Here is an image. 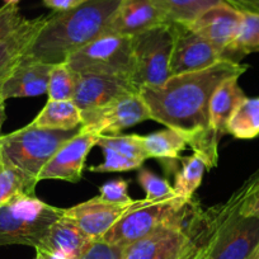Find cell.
Segmentation results:
<instances>
[{"mask_svg":"<svg viewBox=\"0 0 259 259\" xmlns=\"http://www.w3.org/2000/svg\"><path fill=\"white\" fill-rule=\"evenodd\" d=\"M248 69L241 62L221 60L210 68L170 76L163 85L140 89L153 121L177 131L200 155L207 169L218 165L220 141L210 124V104L225 80L240 78Z\"/></svg>","mask_w":259,"mask_h":259,"instance_id":"obj_1","label":"cell"},{"mask_svg":"<svg viewBox=\"0 0 259 259\" xmlns=\"http://www.w3.org/2000/svg\"><path fill=\"white\" fill-rule=\"evenodd\" d=\"M249 177L223 203H196L188 223L192 245L183 259H250L259 244V220L241 213L250 189Z\"/></svg>","mask_w":259,"mask_h":259,"instance_id":"obj_2","label":"cell"},{"mask_svg":"<svg viewBox=\"0 0 259 259\" xmlns=\"http://www.w3.org/2000/svg\"><path fill=\"white\" fill-rule=\"evenodd\" d=\"M122 0H85L50 14L26 56L50 65L64 64L71 54L103 36Z\"/></svg>","mask_w":259,"mask_h":259,"instance_id":"obj_3","label":"cell"},{"mask_svg":"<svg viewBox=\"0 0 259 259\" xmlns=\"http://www.w3.org/2000/svg\"><path fill=\"white\" fill-rule=\"evenodd\" d=\"M64 215V208L44 202L36 196H21L0 206V246H44L50 229Z\"/></svg>","mask_w":259,"mask_h":259,"instance_id":"obj_4","label":"cell"},{"mask_svg":"<svg viewBox=\"0 0 259 259\" xmlns=\"http://www.w3.org/2000/svg\"><path fill=\"white\" fill-rule=\"evenodd\" d=\"M80 128L62 131L27 124L14 133L0 138L3 158L23 171L29 178L38 181L46 164L59 149L79 134Z\"/></svg>","mask_w":259,"mask_h":259,"instance_id":"obj_5","label":"cell"},{"mask_svg":"<svg viewBox=\"0 0 259 259\" xmlns=\"http://www.w3.org/2000/svg\"><path fill=\"white\" fill-rule=\"evenodd\" d=\"M193 202V198L184 200L178 196L158 201L144 198L133 210L122 216L101 240L124 249L164 224L186 216Z\"/></svg>","mask_w":259,"mask_h":259,"instance_id":"obj_6","label":"cell"},{"mask_svg":"<svg viewBox=\"0 0 259 259\" xmlns=\"http://www.w3.org/2000/svg\"><path fill=\"white\" fill-rule=\"evenodd\" d=\"M134 52V74L131 83L139 91L156 88L170 78L173 51V23H164L131 36Z\"/></svg>","mask_w":259,"mask_h":259,"instance_id":"obj_7","label":"cell"},{"mask_svg":"<svg viewBox=\"0 0 259 259\" xmlns=\"http://www.w3.org/2000/svg\"><path fill=\"white\" fill-rule=\"evenodd\" d=\"M66 65L79 75L96 74L131 81L134 74L131 36H101L71 54L66 60Z\"/></svg>","mask_w":259,"mask_h":259,"instance_id":"obj_8","label":"cell"},{"mask_svg":"<svg viewBox=\"0 0 259 259\" xmlns=\"http://www.w3.org/2000/svg\"><path fill=\"white\" fill-rule=\"evenodd\" d=\"M197 201L186 216L164 224L123 249L121 259H183L192 245L188 223Z\"/></svg>","mask_w":259,"mask_h":259,"instance_id":"obj_9","label":"cell"},{"mask_svg":"<svg viewBox=\"0 0 259 259\" xmlns=\"http://www.w3.org/2000/svg\"><path fill=\"white\" fill-rule=\"evenodd\" d=\"M81 117L80 131L99 136L121 135L123 130L151 119L140 93L128 94L101 108L81 112Z\"/></svg>","mask_w":259,"mask_h":259,"instance_id":"obj_10","label":"cell"},{"mask_svg":"<svg viewBox=\"0 0 259 259\" xmlns=\"http://www.w3.org/2000/svg\"><path fill=\"white\" fill-rule=\"evenodd\" d=\"M174 42L170 57V76L194 73L221 61V55L205 38L181 23H173Z\"/></svg>","mask_w":259,"mask_h":259,"instance_id":"obj_11","label":"cell"},{"mask_svg":"<svg viewBox=\"0 0 259 259\" xmlns=\"http://www.w3.org/2000/svg\"><path fill=\"white\" fill-rule=\"evenodd\" d=\"M243 21V11L223 2L201 13L191 23L184 24L210 42L221 55L235 41Z\"/></svg>","mask_w":259,"mask_h":259,"instance_id":"obj_12","label":"cell"},{"mask_svg":"<svg viewBox=\"0 0 259 259\" xmlns=\"http://www.w3.org/2000/svg\"><path fill=\"white\" fill-rule=\"evenodd\" d=\"M99 135L79 131L73 139L59 149L51 160L46 164L38 177V181H56L78 183L83 176L88 154L97 146Z\"/></svg>","mask_w":259,"mask_h":259,"instance_id":"obj_13","label":"cell"},{"mask_svg":"<svg viewBox=\"0 0 259 259\" xmlns=\"http://www.w3.org/2000/svg\"><path fill=\"white\" fill-rule=\"evenodd\" d=\"M139 201L140 200H135L131 203H112L97 196L70 208H64V215L75 221L88 238L99 240L122 216L133 210Z\"/></svg>","mask_w":259,"mask_h":259,"instance_id":"obj_14","label":"cell"},{"mask_svg":"<svg viewBox=\"0 0 259 259\" xmlns=\"http://www.w3.org/2000/svg\"><path fill=\"white\" fill-rule=\"evenodd\" d=\"M133 93H140V91L124 79L96 74H78L73 101L80 112H88Z\"/></svg>","mask_w":259,"mask_h":259,"instance_id":"obj_15","label":"cell"},{"mask_svg":"<svg viewBox=\"0 0 259 259\" xmlns=\"http://www.w3.org/2000/svg\"><path fill=\"white\" fill-rule=\"evenodd\" d=\"M47 18L49 16L24 19L14 31L0 38V99H3L2 98L3 85L24 59L29 47L32 46L39 31L46 23Z\"/></svg>","mask_w":259,"mask_h":259,"instance_id":"obj_16","label":"cell"},{"mask_svg":"<svg viewBox=\"0 0 259 259\" xmlns=\"http://www.w3.org/2000/svg\"><path fill=\"white\" fill-rule=\"evenodd\" d=\"M164 23L169 22L165 21L150 0H122L104 34L135 36Z\"/></svg>","mask_w":259,"mask_h":259,"instance_id":"obj_17","label":"cell"},{"mask_svg":"<svg viewBox=\"0 0 259 259\" xmlns=\"http://www.w3.org/2000/svg\"><path fill=\"white\" fill-rule=\"evenodd\" d=\"M54 65L24 56L18 68L2 89L4 101L12 98H28L47 93L50 73Z\"/></svg>","mask_w":259,"mask_h":259,"instance_id":"obj_18","label":"cell"},{"mask_svg":"<svg viewBox=\"0 0 259 259\" xmlns=\"http://www.w3.org/2000/svg\"><path fill=\"white\" fill-rule=\"evenodd\" d=\"M93 241L83 233L75 221L62 215L50 229L44 246L36 250L59 251L69 259H80Z\"/></svg>","mask_w":259,"mask_h":259,"instance_id":"obj_19","label":"cell"},{"mask_svg":"<svg viewBox=\"0 0 259 259\" xmlns=\"http://www.w3.org/2000/svg\"><path fill=\"white\" fill-rule=\"evenodd\" d=\"M239 78L224 81L213 93L210 104V124L219 140L228 135L226 127L234 112L246 98L238 83Z\"/></svg>","mask_w":259,"mask_h":259,"instance_id":"obj_20","label":"cell"},{"mask_svg":"<svg viewBox=\"0 0 259 259\" xmlns=\"http://www.w3.org/2000/svg\"><path fill=\"white\" fill-rule=\"evenodd\" d=\"M81 123V112L74 101H47L46 106L31 122L33 126L42 128L62 131L80 128Z\"/></svg>","mask_w":259,"mask_h":259,"instance_id":"obj_21","label":"cell"},{"mask_svg":"<svg viewBox=\"0 0 259 259\" xmlns=\"http://www.w3.org/2000/svg\"><path fill=\"white\" fill-rule=\"evenodd\" d=\"M169 23L188 24L201 13L225 0H150Z\"/></svg>","mask_w":259,"mask_h":259,"instance_id":"obj_22","label":"cell"},{"mask_svg":"<svg viewBox=\"0 0 259 259\" xmlns=\"http://www.w3.org/2000/svg\"><path fill=\"white\" fill-rule=\"evenodd\" d=\"M38 182L29 178L17 166L3 158L0 169V206L6 205L21 196H36Z\"/></svg>","mask_w":259,"mask_h":259,"instance_id":"obj_23","label":"cell"},{"mask_svg":"<svg viewBox=\"0 0 259 259\" xmlns=\"http://www.w3.org/2000/svg\"><path fill=\"white\" fill-rule=\"evenodd\" d=\"M229 135L238 140H253L259 136V97L244 99L226 127Z\"/></svg>","mask_w":259,"mask_h":259,"instance_id":"obj_24","label":"cell"},{"mask_svg":"<svg viewBox=\"0 0 259 259\" xmlns=\"http://www.w3.org/2000/svg\"><path fill=\"white\" fill-rule=\"evenodd\" d=\"M259 51V13L243 11V21L235 41L224 52L223 60L240 62L241 57Z\"/></svg>","mask_w":259,"mask_h":259,"instance_id":"obj_25","label":"cell"},{"mask_svg":"<svg viewBox=\"0 0 259 259\" xmlns=\"http://www.w3.org/2000/svg\"><path fill=\"white\" fill-rule=\"evenodd\" d=\"M143 139L149 158L161 160H179L181 153L188 146L183 136L170 128L143 136Z\"/></svg>","mask_w":259,"mask_h":259,"instance_id":"obj_26","label":"cell"},{"mask_svg":"<svg viewBox=\"0 0 259 259\" xmlns=\"http://www.w3.org/2000/svg\"><path fill=\"white\" fill-rule=\"evenodd\" d=\"M182 163V168L177 171L174 179V192L178 197L184 200L193 198L194 192L201 186L205 174L206 166L205 161L197 154H192L191 156L179 159Z\"/></svg>","mask_w":259,"mask_h":259,"instance_id":"obj_27","label":"cell"},{"mask_svg":"<svg viewBox=\"0 0 259 259\" xmlns=\"http://www.w3.org/2000/svg\"><path fill=\"white\" fill-rule=\"evenodd\" d=\"M78 74L69 68L66 62L54 65L50 73L47 96L49 101H73Z\"/></svg>","mask_w":259,"mask_h":259,"instance_id":"obj_28","label":"cell"},{"mask_svg":"<svg viewBox=\"0 0 259 259\" xmlns=\"http://www.w3.org/2000/svg\"><path fill=\"white\" fill-rule=\"evenodd\" d=\"M97 146L99 148H109L118 151L122 155L133 159L138 163L144 164L146 159H149L144 148V139L140 135H101L98 139Z\"/></svg>","mask_w":259,"mask_h":259,"instance_id":"obj_29","label":"cell"},{"mask_svg":"<svg viewBox=\"0 0 259 259\" xmlns=\"http://www.w3.org/2000/svg\"><path fill=\"white\" fill-rule=\"evenodd\" d=\"M139 183L141 184V187L145 191V198L149 201L164 200V198L177 196L173 186H170L165 179L151 173L149 169H140V171H139Z\"/></svg>","mask_w":259,"mask_h":259,"instance_id":"obj_30","label":"cell"},{"mask_svg":"<svg viewBox=\"0 0 259 259\" xmlns=\"http://www.w3.org/2000/svg\"><path fill=\"white\" fill-rule=\"evenodd\" d=\"M104 155V161L99 165L91 166L89 170L94 173H116V171H128L141 168L143 164L122 155L118 151L109 148H102Z\"/></svg>","mask_w":259,"mask_h":259,"instance_id":"obj_31","label":"cell"},{"mask_svg":"<svg viewBox=\"0 0 259 259\" xmlns=\"http://www.w3.org/2000/svg\"><path fill=\"white\" fill-rule=\"evenodd\" d=\"M128 182L123 179H116L104 183L99 188V197L112 203H131L135 200L127 194Z\"/></svg>","mask_w":259,"mask_h":259,"instance_id":"obj_32","label":"cell"},{"mask_svg":"<svg viewBox=\"0 0 259 259\" xmlns=\"http://www.w3.org/2000/svg\"><path fill=\"white\" fill-rule=\"evenodd\" d=\"M24 19L26 18L22 17L18 6L4 4L0 8V38H3L12 31H14Z\"/></svg>","mask_w":259,"mask_h":259,"instance_id":"obj_33","label":"cell"},{"mask_svg":"<svg viewBox=\"0 0 259 259\" xmlns=\"http://www.w3.org/2000/svg\"><path fill=\"white\" fill-rule=\"evenodd\" d=\"M123 248L111 245L103 240H94L80 259H121Z\"/></svg>","mask_w":259,"mask_h":259,"instance_id":"obj_34","label":"cell"},{"mask_svg":"<svg viewBox=\"0 0 259 259\" xmlns=\"http://www.w3.org/2000/svg\"><path fill=\"white\" fill-rule=\"evenodd\" d=\"M250 189L241 206V213L244 216L255 218L259 220V170L250 176Z\"/></svg>","mask_w":259,"mask_h":259,"instance_id":"obj_35","label":"cell"},{"mask_svg":"<svg viewBox=\"0 0 259 259\" xmlns=\"http://www.w3.org/2000/svg\"><path fill=\"white\" fill-rule=\"evenodd\" d=\"M44 6L51 9L52 12H65L80 6L85 0H42Z\"/></svg>","mask_w":259,"mask_h":259,"instance_id":"obj_36","label":"cell"},{"mask_svg":"<svg viewBox=\"0 0 259 259\" xmlns=\"http://www.w3.org/2000/svg\"><path fill=\"white\" fill-rule=\"evenodd\" d=\"M225 2L240 11L259 13V0H225Z\"/></svg>","mask_w":259,"mask_h":259,"instance_id":"obj_37","label":"cell"},{"mask_svg":"<svg viewBox=\"0 0 259 259\" xmlns=\"http://www.w3.org/2000/svg\"><path fill=\"white\" fill-rule=\"evenodd\" d=\"M41 251L46 255L47 259H69L68 256L64 255L62 253H59V251H47V250H41Z\"/></svg>","mask_w":259,"mask_h":259,"instance_id":"obj_38","label":"cell"},{"mask_svg":"<svg viewBox=\"0 0 259 259\" xmlns=\"http://www.w3.org/2000/svg\"><path fill=\"white\" fill-rule=\"evenodd\" d=\"M4 119H6V101L0 99V133H2ZM0 138H2V135H0Z\"/></svg>","mask_w":259,"mask_h":259,"instance_id":"obj_39","label":"cell"},{"mask_svg":"<svg viewBox=\"0 0 259 259\" xmlns=\"http://www.w3.org/2000/svg\"><path fill=\"white\" fill-rule=\"evenodd\" d=\"M34 259H47V258L41 250H36V258H34Z\"/></svg>","mask_w":259,"mask_h":259,"instance_id":"obj_40","label":"cell"},{"mask_svg":"<svg viewBox=\"0 0 259 259\" xmlns=\"http://www.w3.org/2000/svg\"><path fill=\"white\" fill-rule=\"evenodd\" d=\"M21 0H4V4H14V6H18V3Z\"/></svg>","mask_w":259,"mask_h":259,"instance_id":"obj_41","label":"cell"},{"mask_svg":"<svg viewBox=\"0 0 259 259\" xmlns=\"http://www.w3.org/2000/svg\"><path fill=\"white\" fill-rule=\"evenodd\" d=\"M250 259H259V244H258V246H256L255 251H254L253 255H251Z\"/></svg>","mask_w":259,"mask_h":259,"instance_id":"obj_42","label":"cell"},{"mask_svg":"<svg viewBox=\"0 0 259 259\" xmlns=\"http://www.w3.org/2000/svg\"><path fill=\"white\" fill-rule=\"evenodd\" d=\"M2 165H3V154H2V150H0V169H2Z\"/></svg>","mask_w":259,"mask_h":259,"instance_id":"obj_43","label":"cell"}]
</instances>
